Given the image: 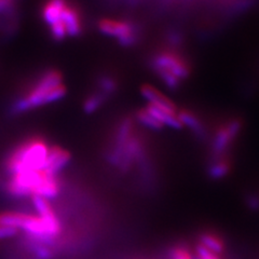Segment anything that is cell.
Returning <instances> with one entry per match:
<instances>
[{
    "instance_id": "12",
    "label": "cell",
    "mask_w": 259,
    "mask_h": 259,
    "mask_svg": "<svg viewBox=\"0 0 259 259\" xmlns=\"http://www.w3.org/2000/svg\"><path fill=\"white\" fill-rule=\"evenodd\" d=\"M200 244L205 246L216 254H221L225 249V242L221 236L214 232H204L200 234Z\"/></svg>"
},
{
    "instance_id": "13",
    "label": "cell",
    "mask_w": 259,
    "mask_h": 259,
    "mask_svg": "<svg viewBox=\"0 0 259 259\" xmlns=\"http://www.w3.org/2000/svg\"><path fill=\"white\" fill-rule=\"evenodd\" d=\"M28 214H23L18 212H6L0 214V226L12 227V228L19 229L25 223Z\"/></svg>"
},
{
    "instance_id": "8",
    "label": "cell",
    "mask_w": 259,
    "mask_h": 259,
    "mask_svg": "<svg viewBox=\"0 0 259 259\" xmlns=\"http://www.w3.org/2000/svg\"><path fill=\"white\" fill-rule=\"evenodd\" d=\"M141 92L145 99L149 102V105H152V106H156L158 108H161V109L166 110V111H171V112L176 113L175 105L161 92L156 90L155 88L146 84V85L142 87Z\"/></svg>"
},
{
    "instance_id": "17",
    "label": "cell",
    "mask_w": 259,
    "mask_h": 259,
    "mask_svg": "<svg viewBox=\"0 0 259 259\" xmlns=\"http://www.w3.org/2000/svg\"><path fill=\"white\" fill-rule=\"evenodd\" d=\"M105 97H106V95L103 94L102 92H99V93L92 94V95L89 96L84 102V105H83L85 112L92 113L95 110L99 109L101 105L104 103Z\"/></svg>"
},
{
    "instance_id": "5",
    "label": "cell",
    "mask_w": 259,
    "mask_h": 259,
    "mask_svg": "<svg viewBox=\"0 0 259 259\" xmlns=\"http://www.w3.org/2000/svg\"><path fill=\"white\" fill-rule=\"evenodd\" d=\"M241 125L242 123L240 120H233L231 122L227 123L217 132L213 144V150L216 155H222L229 147L232 140L237 136L241 130Z\"/></svg>"
},
{
    "instance_id": "19",
    "label": "cell",
    "mask_w": 259,
    "mask_h": 259,
    "mask_svg": "<svg viewBox=\"0 0 259 259\" xmlns=\"http://www.w3.org/2000/svg\"><path fill=\"white\" fill-rule=\"evenodd\" d=\"M194 259H222L220 254H216L212 250H209L205 246L200 244L196 247V256Z\"/></svg>"
},
{
    "instance_id": "7",
    "label": "cell",
    "mask_w": 259,
    "mask_h": 259,
    "mask_svg": "<svg viewBox=\"0 0 259 259\" xmlns=\"http://www.w3.org/2000/svg\"><path fill=\"white\" fill-rule=\"evenodd\" d=\"M70 160L69 152L62 149L61 147H51L49 150V155L42 171L46 173L56 176L61 169L66 165Z\"/></svg>"
},
{
    "instance_id": "11",
    "label": "cell",
    "mask_w": 259,
    "mask_h": 259,
    "mask_svg": "<svg viewBox=\"0 0 259 259\" xmlns=\"http://www.w3.org/2000/svg\"><path fill=\"white\" fill-rule=\"evenodd\" d=\"M146 109H147V111L150 113V115L153 118H156L162 125H167V126L173 127V128L183 127V124L181 122L180 118H178L177 113L163 110V109L158 108L156 106H152V105H149V104H148V106L146 107Z\"/></svg>"
},
{
    "instance_id": "21",
    "label": "cell",
    "mask_w": 259,
    "mask_h": 259,
    "mask_svg": "<svg viewBox=\"0 0 259 259\" xmlns=\"http://www.w3.org/2000/svg\"><path fill=\"white\" fill-rule=\"evenodd\" d=\"M36 255L39 259H51L53 254L51 249H49L46 245H38L36 247Z\"/></svg>"
},
{
    "instance_id": "14",
    "label": "cell",
    "mask_w": 259,
    "mask_h": 259,
    "mask_svg": "<svg viewBox=\"0 0 259 259\" xmlns=\"http://www.w3.org/2000/svg\"><path fill=\"white\" fill-rule=\"evenodd\" d=\"M231 164L230 161L227 159H217L216 162L209 166L208 174L213 180H222L230 172Z\"/></svg>"
},
{
    "instance_id": "23",
    "label": "cell",
    "mask_w": 259,
    "mask_h": 259,
    "mask_svg": "<svg viewBox=\"0 0 259 259\" xmlns=\"http://www.w3.org/2000/svg\"><path fill=\"white\" fill-rule=\"evenodd\" d=\"M15 0H0V12L9 11L13 7Z\"/></svg>"
},
{
    "instance_id": "20",
    "label": "cell",
    "mask_w": 259,
    "mask_h": 259,
    "mask_svg": "<svg viewBox=\"0 0 259 259\" xmlns=\"http://www.w3.org/2000/svg\"><path fill=\"white\" fill-rule=\"evenodd\" d=\"M172 259H192V256L187 248L178 246L172 250Z\"/></svg>"
},
{
    "instance_id": "4",
    "label": "cell",
    "mask_w": 259,
    "mask_h": 259,
    "mask_svg": "<svg viewBox=\"0 0 259 259\" xmlns=\"http://www.w3.org/2000/svg\"><path fill=\"white\" fill-rule=\"evenodd\" d=\"M99 28L104 35L117 38L123 47H131L136 42V31L130 22L104 19L100 22Z\"/></svg>"
},
{
    "instance_id": "1",
    "label": "cell",
    "mask_w": 259,
    "mask_h": 259,
    "mask_svg": "<svg viewBox=\"0 0 259 259\" xmlns=\"http://www.w3.org/2000/svg\"><path fill=\"white\" fill-rule=\"evenodd\" d=\"M66 94L62 76L56 70H48L30 90L13 104L14 112H23L61 100Z\"/></svg>"
},
{
    "instance_id": "6",
    "label": "cell",
    "mask_w": 259,
    "mask_h": 259,
    "mask_svg": "<svg viewBox=\"0 0 259 259\" xmlns=\"http://www.w3.org/2000/svg\"><path fill=\"white\" fill-rule=\"evenodd\" d=\"M32 203H34V206L37 209L39 217L45 221V223L48 225L51 232L53 233V236L58 237L59 233L61 232V224L51 205L49 204L48 200L39 196H32Z\"/></svg>"
},
{
    "instance_id": "15",
    "label": "cell",
    "mask_w": 259,
    "mask_h": 259,
    "mask_svg": "<svg viewBox=\"0 0 259 259\" xmlns=\"http://www.w3.org/2000/svg\"><path fill=\"white\" fill-rule=\"evenodd\" d=\"M178 118H180L182 124L188 125L192 131H194L198 134H201L203 132V127H202V124L200 122V120L197 118V116L194 113L187 111V110H183L180 112L178 115Z\"/></svg>"
},
{
    "instance_id": "16",
    "label": "cell",
    "mask_w": 259,
    "mask_h": 259,
    "mask_svg": "<svg viewBox=\"0 0 259 259\" xmlns=\"http://www.w3.org/2000/svg\"><path fill=\"white\" fill-rule=\"evenodd\" d=\"M137 119H139V121L144 126L151 130H157L158 131V130H161L163 127V125H162L156 118H153L146 108L137 112Z\"/></svg>"
},
{
    "instance_id": "3",
    "label": "cell",
    "mask_w": 259,
    "mask_h": 259,
    "mask_svg": "<svg viewBox=\"0 0 259 259\" xmlns=\"http://www.w3.org/2000/svg\"><path fill=\"white\" fill-rule=\"evenodd\" d=\"M152 65L155 71H166L180 80L187 78L190 74L188 63L183 60L181 55L173 52H162L157 54L152 61Z\"/></svg>"
},
{
    "instance_id": "9",
    "label": "cell",
    "mask_w": 259,
    "mask_h": 259,
    "mask_svg": "<svg viewBox=\"0 0 259 259\" xmlns=\"http://www.w3.org/2000/svg\"><path fill=\"white\" fill-rule=\"evenodd\" d=\"M61 21L66 29L67 36H78L81 32V22L78 11L74 8L66 5L62 11Z\"/></svg>"
},
{
    "instance_id": "10",
    "label": "cell",
    "mask_w": 259,
    "mask_h": 259,
    "mask_svg": "<svg viewBox=\"0 0 259 259\" xmlns=\"http://www.w3.org/2000/svg\"><path fill=\"white\" fill-rule=\"evenodd\" d=\"M66 5L67 4L65 0H49L45 5L42 10V16L49 27H51L54 24L62 22V11Z\"/></svg>"
},
{
    "instance_id": "18",
    "label": "cell",
    "mask_w": 259,
    "mask_h": 259,
    "mask_svg": "<svg viewBox=\"0 0 259 259\" xmlns=\"http://www.w3.org/2000/svg\"><path fill=\"white\" fill-rule=\"evenodd\" d=\"M99 88L101 89V92L103 94L109 95L112 92H115L117 89V83L110 77H103L99 80Z\"/></svg>"
},
{
    "instance_id": "2",
    "label": "cell",
    "mask_w": 259,
    "mask_h": 259,
    "mask_svg": "<svg viewBox=\"0 0 259 259\" xmlns=\"http://www.w3.org/2000/svg\"><path fill=\"white\" fill-rule=\"evenodd\" d=\"M50 148L42 140H30L16 148L7 160V169L12 175L42 171Z\"/></svg>"
},
{
    "instance_id": "22",
    "label": "cell",
    "mask_w": 259,
    "mask_h": 259,
    "mask_svg": "<svg viewBox=\"0 0 259 259\" xmlns=\"http://www.w3.org/2000/svg\"><path fill=\"white\" fill-rule=\"evenodd\" d=\"M19 229L12 228V227H7V226H0V239H7L11 238L18 234Z\"/></svg>"
},
{
    "instance_id": "24",
    "label": "cell",
    "mask_w": 259,
    "mask_h": 259,
    "mask_svg": "<svg viewBox=\"0 0 259 259\" xmlns=\"http://www.w3.org/2000/svg\"><path fill=\"white\" fill-rule=\"evenodd\" d=\"M248 202V206L253 209H258L259 208V196L257 194H253L247 199Z\"/></svg>"
}]
</instances>
